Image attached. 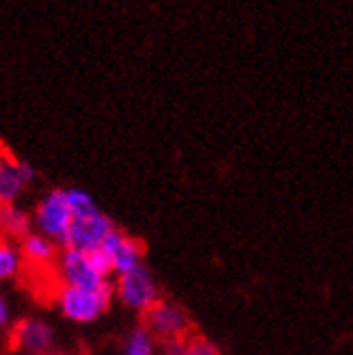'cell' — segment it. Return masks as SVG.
Segmentation results:
<instances>
[{
  "label": "cell",
  "mask_w": 353,
  "mask_h": 355,
  "mask_svg": "<svg viewBox=\"0 0 353 355\" xmlns=\"http://www.w3.org/2000/svg\"><path fill=\"white\" fill-rule=\"evenodd\" d=\"M117 295L128 308H135V310H141V312H148L158 301L154 279L148 273L146 266H137V269L119 275Z\"/></svg>",
  "instance_id": "8992f818"
},
{
  "label": "cell",
  "mask_w": 353,
  "mask_h": 355,
  "mask_svg": "<svg viewBox=\"0 0 353 355\" xmlns=\"http://www.w3.org/2000/svg\"><path fill=\"white\" fill-rule=\"evenodd\" d=\"M24 187L26 182L20 173V158H15L9 150L0 146V206L15 204Z\"/></svg>",
  "instance_id": "30bf717a"
},
{
  "label": "cell",
  "mask_w": 353,
  "mask_h": 355,
  "mask_svg": "<svg viewBox=\"0 0 353 355\" xmlns=\"http://www.w3.org/2000/svg\"><path fill=\"white\" fill-rule=\"evenodd\" d=\"M33 227L31 215L15 204H3L0 206V239L15 241V239H26Z\"/></svg>",
  "instance_id": "8fae6325"
},
{
  "label": "cell",
  "mask_w": 353,
  "mask_h": 355,
  "mask_svg": "<svg viewBox=\"0 0 353 355\" xmlns=\"http://www.w3.org/2000/svg\"><path fill=\"white\" fill-rule=\"evenodd\" d=\"M57 271H59V279H61L63 286L98 291V288L109 284L107 277H102L96 271V266L89 260V254L78 252V250H63Z\"/></svg>",
  "instance_id": "277c9868"
},
{
  "label": "cell",
  "mask_w": 353,
  "mask_h": 355,
  "mask_svg": "<svg viewBox=\"0 0 353 355\" xmlns=\"http://www.w3.org/2000/svg\"><path fill=\"white\" fill-rule=\"evenodd\" d=\"M11 343L17 351H26L31 355L48 353L52 345V329L35 318H24V321L15 323L11 329Z\"/></svg>",
  "instance_id": "ba28073f"
},
{
  "label": "cell",
  "mask_w": 353,
  "mask_h": 355,
  "mask_svg": "<svg viewBox=\"0 0 353 355\" xmlns=\"http://www.w3.org/2000/svg\"><path fill=\"white\" fill-rule=\"evenodd\" d=\"M57 243L50 241L44 234H28L22 245H20V252L24 258V266L33 271H48V269H55V260H57Z\"/></svg>",
  "instance_id": "9c48e42d"
},
{
  "label": "cell",
  "mask_w": 353,
  "mask_h": 355,
  "mask_svg": "<svg viewBox=\"0 0 353 355\" xmlns=\"http://www.w3.org/2000/svg\"><path fill=\"white\" fill-rule=\"evenodd\" d=\"M111 295H113L111 284H107V286H102L98 291L61 286V291L57 293V301L61 306V312L67 318H72L76 323H89L109 308Z\"/></svg>",
  "instance_id": "3957f363"
},
{
  "label": "cell",
  "mask_w": 353,
  "mask_h": 355,
  "mask_svg": "<svg viewBox=\"0 0 353 355\" xmlns=\"http://www.w3.org/2000/svg\"><path fill=\"white\" fill-rule=\"evenodd\" d=\"M184 355H219V351L213 343H208L202 336H193L191 340L184 343Z\"/></svg>",
  "instance_id": "5bb4252c"
},
{
  "label": "cell",
  "mask_w": 353,
  "mask_h": 355,
  "mask_svg": "<svg viewBox=\"0 0 353 355\" xmlns=\"http://www.w3.org/2000/svg\"><path fill=\"white\" fill-rule=\"evenodd\" d=\"M67 200L74 210V221H72V230H69L65 250L94 252L98 247H102V243L115 230L113 221L107 215H102L96 208L94 200L85 191L69 189Z\"/></svg>",
  "instance_id": "6da1fadb"
},
{
  "label": "cell",
  "mask_w": 353,
  "mask_h": 355,
  "mask_svg": "<svg viewBox=\"0 0 353 355\" xmlns=\"http://www.w3.org/2000/svg\"><path fill=\"white\" fill-rule=\"evenodd\" d=\"M102 250L107 252L113 260V269L123 275L137 266H141V256H144V245L139 241L126 236L119 230H113V232L107 236V241L102 243Z\"/></svg>",
  "instance_id": "52a82bcc"
},
{
  "label": "cell",
  "mask_w": 353,
  "mask_h": 355,
  "mask_svg": "<svg viewBox=\"0 0 353 355\" xmlns=\"http://www.w3.org/2000/svg\"><path fill=\"white\" fill-rule=\"evenodd\" d=\"M24 269V258L20 247H15L13 241L0 239V282L13 279Z\"/></svg>",
  "instance_id": "7c38bea8"
},
{
  "label": "cell",
  "mask_w": 353,
  "mask_h": 355,
  "mask_svg": "<svg viewBox=\"0 0 353 355\" xmlns=\"http://www.w3.org/2000/svg\"><path fill=\"white\" fill-rule=\"evenodd\" d=\"M42 355H55V353H42Z\"/></svg>",
  "instance_id": "ac0fdd59"
},
{
  "label": "cell",
  "mask_w": 353,
  "mask_h": 355,
  "mask_svg": "<svg viewBox=\"0 0 353 355\" xmlns=\"http://www.w3.org/2000/svg\"><path fill=\"white\" fill-rule=\"evenodd\" d=\"M7 325H9V306L5 297L0 295V329H5Z\"/></svg>",
  "instance_id": "2e32d148"
},
{
  "label": "cell",
  "mask_w": 353,
  "mask_h": 355,
  "mask_svg": "<svg viewBox=\"0 0 353 355\" xmlns=\"http://www.w3.org/2000/svg\"><path fill=\"white\" fill-rule=\"evenodd\" d=\"M126 355H152V338L146 329H137L126 347Z\"/></svg>",
  "instance_id": "4fadbf2b"
},
{
  "label": "cell",
  "mask_w": 353,
  "mask_h": 355,
  "mask_svg": "<svg viewBox=\"0 0 353 355\" xmlns=\"http://www.w3.org/2000/svg\"><path fill=\"white\" fill-rule=\"evenodd\" d=\"M146 323L154 334H158L167 343H187V334L191 329L184 310L163 299H158L146 312Z\"/></svg>",
  "instance_id": "5b68a950"
},
{
  "label": "cell",
  "mask_w": 353,
  "mask_h": 355,
  "mask_svg": "<svg viewBox=\"0 0 353 355\" xmlns=\"http://www.w3.org/2000/svg\"><path fill=\"white\" fill-rule=\"evenodd\" d=\"M89 254V260H92V264L96 266V271L102 275V277H109L115 269H113V260H111V256L102 250V247H98V250H94V252H87Z\"/></svg>",
  "instance_id": "9a60e30c"
},
{
  "label": "cell",
  "mask_w": 353,
  "mask_h": 355,
  "mask_svg": "<svg viewBox=\"0 0 353 355\" xmlns=\"http://www.w3.org/2000/svg\"><path fill=\"white\" fill-rule=\"evenodd\" d=\"M35 225H37L40 234L48 236L50 241H55L59 247H67L69 230H72L74 221V210L69 206L67 191H50L46 198L35 208Z\"/></svg>",
  "instance_id": "7a4b0ae2"
},
{
  "label": "cell",
  "mask_w": 353,
  "mask_h": 355,
  "mask_svg": "<svg viewBox=\"0 0 353 355\" xmlns=\"http://www.w3.org/2000/svg\"><path fill=\"white\" fill-rule=\"evenodd\" d=\"M169 355H184V343H167Z\"/></svg>",
  "instance_id": "e0dca14e"
}]
</instances>
